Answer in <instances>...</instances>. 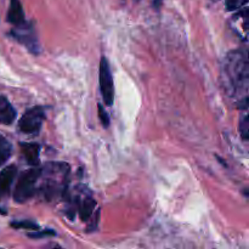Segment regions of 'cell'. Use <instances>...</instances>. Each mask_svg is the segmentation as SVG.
Segmentation results:
<instances>
[{
    "label": "cell",
    "mask_w": 249,
    "mask_h": 249,
    "mask_svg": "<svg viewBox=\"0 0 249 249\" xmlns=\"http://www.w3.org/2000/svg\"><path fill=\"white\" fill-rule=\"evenodd\" d=\"M223 73L231 91L247 92L249 74L247 53L242 51L229 53L224 62Z\"/></svg>",
    "instance_id": "6da1fadb"
},
{
    "label": "cell",
    "mask_w": 249,
    "mask_h": 249,
    "mask_svg": "<svg viewBox=\"0 0 249 249\" xmlns=\"http://www.w3.org/2000/svg\"><path fill=\"white\" fill-rule=\"evenodd\" d=\"M43 170L38 167L27 170L19 177L14 192V199L18 203L28 201L36 192V185L40 179Z\"/></svg>",
    "instance_id": "7a4b0ae2"
},
{
    "label": "cell",
    "mask_w": 249,
    "mask_h": 249,
    "mask_svg": "<svg viewBox=\"0 0 249 249\" xmlns=\"http://www.w3.org/2000/svg\"><path fill=\"white\" fill-rule=\"evenodd\" d=\"M45 119V112L43 107H32L24 112L18 122V128L24 134H38L40 131L43 122Z\"/></svg>",
    "instance_id": "3957f363"
},
{
    "label": "cell",
    "mask_w": 249,
    "mask_h": 249,
    "mask_svg": "<svg viewBox=\"0 0 249 249\" xmlns=\"http://www.w3.org/2000/svg\"><path fill=\"white\" fill-rule=\"evenodd\" d=\"M99 80L104 102L107 106H112L114 101V84L109 63L106 57H101V61H100Z\"/></svg>",
    "instance_id": "277c9868"
},
{
    "label": "cell",
    "mask_w": 249,
    "mask_h": 249,
    "mask_svg": "<svg viewBox=\"0 0 249 249\" xmlns=\"http://www.w3.org/2000/svg\"><path fill=\"white\" fill-rule=\"evenodd\" d=\"M11 34L17 41L23 44L32 53H39L38 38H36V34L31 23L24 22V23L19 24V26H16V29H14Z\"/></svg>",
    "instance_id": "5b68a950"
},
{
    "label": "cell",
    "mask_w": 249,
    "mask_h": 249,
    "mask_svg": "<svg viewBox=\"0 0 249 249\" xmlns=\"http://www.w3.org/2000/svg\"><path fill=\"white\" fill-rule=\"evenodd\" d=\"M16 174L17 168L15 165H7L0 172V199L9 196Z\"/></svg>",
    "instance_id": "8992f818"
},
{
    "label": "cell",
    "mask_w": 249,
    "mask_h": 249,
    "mask_svg": "<svg viewBox=\"0 0 249 249\" xmlns=\"http://www.w3.org/2000/svg\"><path fill=\"white\" fill-rule=\"evenodd\" d=\"M74 201L75 208L79 212L80 220L88 221V219L92 215V212L96 207L95 199L90 196V194H88L84 197H75Z\"/></svg>",
    "instance_id": "52a82bcc"
},
{
    "label": "cell",
    "mask_w": 249,
    "mask_h": 249,
    "mask_svg": "<svg viewBox=\"0 0 249 249\" xmlns=\"http://www.w3.org/2000/svg\"><path fill=\"white\" fill-rule=\"evenodd\" d=\"M16 109L14 108L6 97L0 95V124L10 125L16 119Z\"/></svg>",
    "instance_id": "ba28073f"
},
{
    "label": "cell",
    "mask_w": 249,
    "mask_h": 249,
    "mask_svg": "<svg viewBox=\"0 0 249 249\" xmlns=\"http://www.w3.org/2000/svg\"><path fill=\"white\" fill-rule=\"evenodd\" d=\"M21 152L23 157L26 158L27 162L33 167H36L39 164V153H40V146L38 143H28L21 142Z\"/></svg>",
    "instance_id": "9c48e42d"
},
{
    "label": "cell",
    "mask_w": 249,
    "mask_h": 249,
    "mask_svg": "<svg viewBox=\"0 0 249 249\" xmlns=\"http://www.w3.org/2000/svg\"><path fill=\"white\" fill-rule=\"evenodd\" d=\"M7 21L14 24V26H19V24L26 22L23 9H22L19 0H11L10 1V7L9 11H7Z\"/></svg>",
    "instance_id": "30bf717a"
},
{
    "label": "cell",
    "mask_w": 249,
    "mask_h": 249,
    "mask_svg": "<svg viewBox=\"0 0 249 249\" xmlns=\"http://www.w3.org/2000/svg\"><path fill=\"white\" fill-rule=\"evenodd\" d=\"M12 153V146L6 139L0 135V167L9 160Z\"/></svg>",
    "instance_id": "8fae6325"
},
{
    "label": "cell",
    "mask_w": 249,
    "mask_h": 249,
    "mask_svg": "<svg viewBox=\"0 0 249 249\" xmlns=\"http://www.w3.org/2000/svg\"><path fill=\"white\" fill-rule=\"evenodd\" d=\"M11 226L15 229H26V230L36 231L39 230V225L32 220H21V221H12Z\"/></svg>",
    "instance_id": "7c38bea8"
},
{
    "label": "cell",
    "mask_w": 249,
    "mask_h": 249,
    "mask_svg": "<svg viewBox=\"0 0 249 249\" xmlns=\"http://www.w3.org/2000/svg\"><path fill=\"white\" fill-rule=\"evenodd\" d=\"M240 134L242 136V139L245 141H248L249 139V122H248V116L245 114L242 117L240 122Z\"/></svg>",
    "instance_id": "4fadbf2b"
},
{
    "label": "cell",
    "mask_w": 249,
    "mask_h": 249,
    "mask_svg": "<svg viewBox=\"0 0 249 249\" xmlns=\"http://www.w3.org/2000/svg\"><path fill=\"white\" fill-rule=\"evenodd\" d=\"M248 4V0H226V10L235 11V10L245 7Z\"/></svg>",
    "instance_id": "5bb4252c"
},
{
    "label": "cell",
    "mask_w": 249,
    "mask_h": 249,
    "mask_svg": "<svg viewBox=\"0 0 249 249\" xmlns=\"http://www.w3.org/2000/svg\"><path fill=\"white\" fill-rule=\"evenodd\" d=\"M97 109H99V117H100V121H101L102 125H104L105 128H108L109 117H108V114H107L106 109H105L104 106H102V104L97 105Z\"/></svg>",
    "instance_id": "9a60e30c"
},
{
    "label": "cell",
    "mask_w": 249,
    "mask_h": 249,
    "mask_svg": "<svg viewBox=\"0 0 249 249\" xmlns=\"http://www.w3.org/2000/svg\"><path fill=\"white\" fill-rule=\"evenodd\" d=\"M56 232L53 230H45V231H40V230H36L34 232H29L28 237L29 238H43L46 237V236H55Z\"/></svg>",
    "instance_id": "2e32d148"
},
{
    "label": "cell",
    "mask_w": 249,
    "mask_h": 249,
    "mask_svg": "<svg viewBox=\"0 0 249 249\" xmlns=\"http://www.w3.org/2000/svg\"><path fill=\"white\" fill-rule=\"evenodd\" d=\"M163 4V0H152V5L156 10H160Z\"/></svg>",
    "instance_id": "e0dca14e"
}]
</instances>
